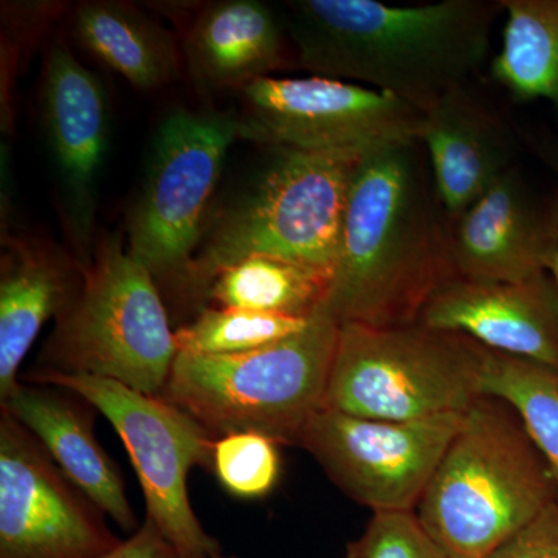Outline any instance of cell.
I'll return each mask as SVG.
<instances>
[{"label":"cell","instance_id":"1","mask_svg":"<svg viewBox=\"0 0 558 558\" xmlns=\"http://www.w3.org/2000/svg\"><path fill=\"white\" fill-rule=\"evenodd\" d=\"M454 277L451 222L421 140L363 154L349 185L326 310L339 325H416Z\"/></svg>","mask_w":558,"mask_h":558},{"label":"cell","instance_id":"2","mask_svg":"<svg viewBox=\"0 0 558 558\" xmlns=\"http://www.w3.org/2000/svg\"><path fill=\"white\" fill-rule=\"evenodd\" d=\"M286 31L310 75L360 84L427 112L465 86L490 53L501 0L387 5L377 0L288 2Z\"/></svg>","mask_w":558,"mask_h":558},{"label":"cell","instance_id":"3","mask_svg":"<svg viewBox=\"0 0 558 558\" xmlns=\"http://www.w3.org/2000/svg\"><path fill=\"white\" fill-rule=\"evenodd\" d=\"M558 499L517 411L483 396L465 411L416 510L446 558H487Z\"/></svg>","mask_w":558,"mask_h":558},{"label":"cell","instance_id":"4","mask_svg":"<svg viewBox=\"0 0 558 558\" xmlns=\"http://www.w3.org/2000/svg\"><path fill=\"white\" fill-rule=\"evenodd\" d=\"M362 156L270 148L259 170L213 211L182 295L201 310L211 279L250 256L336 269L349 185Z\"/></svg>","mask_w":558,"mask_h":558},{"label":"cell","instance_id":"5","mask_svg":"<svg viewBox=\"0 0 558 558\" xmlns=\"http://www.w3.org/2000/svg\"><path fill=\"white\" fill-rule=\"evenodd\" d=\"M339 330L323 306L306 328L267 347L230 355L178 352L160 398L215 438L248 432L299 446L307 422L325 407Z\"/></svg>","mask_w":558,"mask_h":558},{"label":"cell","instance_id":"6","mask_svg":"<svg viewBox=\"0 0 558 558\" xmlns=\"http://www.w3.org/2000/svg\"><path fill=\"white\" fill-rule=\"evenodd\" d=\"M175 357L159 286L119 231L97 245L78 293L54 319L36 369L101 377L160 396Z\"/></svg>","mask_w":558,"mask_h":558},{"label":"cell","instance_id":"7","mask_svg":"<svg viewBox=\"0 0 558 558\" xmlns=\"http://www.w3.org/2000/svg\"><path fill=\"white\" fill-rule=\"evenodd\" d=\"M486 348L424 325H340L325 409L377 421L465 413L480 398Z\"/></svg>","mask_w":558,"mask_h":558},{"label":"cell","instance_id":"8","mask_svg":"<svg viewBox=\"0 0 558 558\" xmlns=\"http://www.w3.org/2000/svg\"><path fill=\"white\" fill-rule=\"evenodd\" d=\"M236 140L240 119L229 112L175 109L157 126L126 233L128 250L159 289L182 295Z\"/></svg>","mask_w":558,"mask_h":558},{"label":"cell","instance_id":"9","mask_svg":"<svg viewBox=\"0 0 558 558\" xmlns=\"http://www.w3.org/2000/svg\"><path fill=\"white\" fill-rule=\"evenodd\" d=\"M31 384L73 392L100 411L119 433L145 495L146 510L168 545L183 558H216L209 537L191 508L186 480L194 468H213L216 439L196 418L160 396L143 395L101 377L35 369Z\"/></svg>","mask_w":558,"mask_h":558},{"label":"cell","instance_id":"10","mask_svg":"<svg viewBox=\"0 0 558 558\" xmlns=\"http://www.w3.org/2000/svg\"><path fill=\"white\" fill-rule=\"evenodd\" d=\"M240 138L267 148L366 154L418 138L424 112L360 84L269 76L241 90Z\"/></svg>","mask_w":558,"mask_h":558},{"label":"cell","instance_id":"11","mask_svg":"<svg viewBox=\"0 0 558 558\" xmlns=\"http://www.w3.org/2000/svg\"><path fill=\"white\" fill-rule=\"evenodd\" d=\"M464 416L377 421L323 407L299 446L359 505L373 512H414Z\"/></svg>","mask_w":558,"mask_h":558},{"label":"cell","instance_id":"12","mask_svg":"<svg viewBox=\"0 0 558 558\" xmlns=\"http://www.w3.org/2000/svg\"><path fill=\"white\" fill-rule=\"evenodd\" d=\"M102 515L43 444L2 410L0 558H98L120 543Z\"/></svg>","mask_w":558,"mask_h":558},{"label":"cell","instance_id":"13","mask_svg":"<svg viewBox=\"0 0 558 558\" xmlns=\"http://www.w3.org/2000/svg\"><path fill=\"white\" fill-rule=\"evenodd\" d=\"M40 121L57 180L58 213L70 253L84 271L97 252L100 185L112 134L109 94L62 43L47 53Z\"/></svg>","mask_w":558,"mask_h":558},{"label":"cell","instance_id":"14","mask_svg":"<svg viewBox=\"0 0 558 558\" xmlns=\"http://www.w3.org/2000/svg\"><path fill=\"white\" fill-rule=\"evenodd\" d=\"M417 323L558 371V288L548 271L515 282L451 278Z\"/></svg>","mask_w":558,"mask_h":558},{"label":"cell","instance_id":"15","mask_svg":"<svg viewBox=\"0 0 558 558\" xmlns=\"http://www.w3.org/2000/svg\"><path fill=\"white\" fill-rule=\"evenodd\" d=\"M549 241L550 194L538 197L515 165L451 223L454 275L486 282L537 277Z\"/></svg>","mask_w":558,"mask_h":558},{"label":"cell","instance_id":"16","mask_svg":"<svg viewBox=\"0 0 558 558\" xmlns=\"http://www.w3.org/2000/svg\"><path fill=\"white\" fill-rule=\"evenodd\" d=\"M418 140L451 223L515 167V135L468 84L424 112Z\"/></svg>","mask_w":558,"mask_h":558},{"label":"cell","instance_id":"17","mask_svg":"<svg viewBox=\"0 0 558 558\" xmlns=\"http://www.w3.org/2000/svg\"><path fill=\"white\" fill-rule=\"evenodd\" d=\"M84 269L70 252L33 236L2 240L0 258V402L20 384L17 374L50 318L75 299Z\"/></svg>","mask_w":558,"mask_h":558},{"label":"cell","instance_id":"18","mask_svg":"<svg viewBox=\"0 0 558 558\" xmlns=\"http://www.w3.org/2000/svg\"><path fill=\"white\" fill-rule=\"evenodd\" d=\"M65 389L20 384L0 409L24 425L76 487L124 531L138 521L124 490L123 476L98 439L89 414Z\"/></svg>","mask_w":558,"mask_h":558},{"label":"cell","instance_id":"19","mask_svg":"<svg viewBox=\"0 0 558 558\" xmlns=\"http://www.w3.org/2000/svg\"><path fill=\"white\" fill-rule=\"evenodd\" d=\"M284 21L259 0L209 3L183 44L186 68L201 89L242 90L289 65Z\"/></svg>","mask_w":558,"mask_h":558},{"label":"cell","instance_id":"20","mask_svg":"<svg viewBox=\"0 0 558 558\" xmlns=\"http://www.w3.org/2000/svg\"><path fill=\"white\" fill-rule=\"evenodd\" d=\"M73 33L84 49L135 89H159L178 78L174 36L132 3H80L73 11Z\"/></svg>","mask_w":558,"mask_h":558},{"label":"cell","instance_id":"21","mask_svg":"<svg viewBox=\"0 0 558 558\" xmlns=\"http://www.w3.org/2000/svg\"><path fill=\"white\" fill-rule=\"evenodd\" d=\"M333 270L274 256H250L220 270L202 295L215 307L310 319L328 301ZM199 310V311H201Z\"/></svg>","mask_w":558,"mask_h":558},{"label":"cell","instance_id":"22","mask_svg":"<svg viewBox=\"0 0 558 558\" xmlns=\"http://www.w3.org/2000/svg\"><path fill=\"white\" fill-rule=\"evenodd\" d=\"M501 49L490 72L515 101L545 100L558 110V0H501Z\"/></svg>","mask_w":558,"mask_h":558},{"label":"cell","instance_id":"23","mask_svg":"<svg viewBox=\"0 0 558 558\" xmlns=\"http://www.w3.org/2000/svg\"><path fill=\"white\" fill-rule=\"evenodd\" d=\"M481 391L517 411L558 487V371L486 348Z\"/></svg>","mask_w":558,"mask_h":558},{"label":"cell","instance_id":"24","mask_svg":"<svg viewBox=\"0 0 558 558\" xmlns=\"http://www.w3.org/2000/svg\"><path fill=\"white\" fill-rule=\"evenodd\" d=\"M310 319L205 306L193 322L174 330L175 347L191 355L241 354L288 339Z\"/></svg>","mask_w":558,"mask_h":558},{"label":"cell","instance_id":"25","mask_svg":"<svg viewBox=\"0 0 558 558\" xmlns=\"http://www.w3.org/2000/svg\"><path fill=\"white\" fill-rule=\"evenodd\" d=\"M278 442L259 433H231L216 439L213 472L220 486L238 498L269 495L281 475Z\"/></svg>","mask_w":558,"mask_h":558},{"label":"cell","instance_id":"26","mask_svg":"<svg viewBox=\"0 0 558 558\" xmlns=\"http://www.w3.org/2000/svg\"><path fill=\"white\" fill-rule=\"evenodd\" d=\"M347 558H446L416 512H373L365 532L349 543Z\"/></svg>","mask_w":558,"mask_h":558},{"label":"cell","instance_id":"27","mask_svg":"<svg viewBox=\"0 0 558 558\" xmlns=\"http://www.w3.org/2000/svg\"><path fill=\"white\" fill-rule=\"evenodd\" d=\"M487 558H558V499Z\"/></svg>","mask_w":558,"mask_h":558},{"label":"cell","instance_id":"28","mask_svg":"<svg viewBox=\"0 0 558 558\" xmlns=\"http://www.w3.org/2000/svg\"><path fill=\"white\" fill-rule=\"evenodd\" d=\"M172 550L174 549L168 545L159 529L149 520H145L143 526H140L131 538L120 542L116 548L98 558H168Z\"/></svg>","mask_w":558,"mask_h":558},{"label":"cell","instance_id":"29","mask_svg":"<svg viewBox=\"0 0 558 558\" xmlns=\"http://www.w3.org/2000/svg\"><path fill=\"white\" fill-rule=\"evenodd\" d=\"M526 142L531 145L535 156L558 178V137L548 132H535L527 135Z\"/></svg>","mask_w":558,"mask_h":558},{"label":"cell","instance_id":"30","mask_svg":"<svg viewBox=\"0 0 558 558\" xmlns=\"http://www.w3.org/2000/svg\"><path fill=\"white\" fill-rule=\"evenodd\" d=\"M546 271L558 288V189L550 193V241Z\"/></svg>","mask_w":558,"mask_h":558},{"label":"cell","instance_id":"31","mask_svg":"<svg viewBox=\"0 0 558 558\" xmlns=\"http://www.w3.org/2000/svg\"><path fill=\"white\" fill-rule=\"evenodd\" d=\"M168 558H183V557H180L178 553H174V550H172V553L170 554V556H168Z\"/></svg>","mask_w":558,"mask_h":558},{"label":"cell","instance_id":"32","mask_svg":"<svg viewBox=\"0 0 558 558\" xmlns=\"http://www.w3.org/2000/svg\"><path fill=\"white\" fill-rule=\"evenodd\" d=\"M216 558H223V557H222V556H218V557H216Z\"/></svg>","mask_w":558,"mask_h":558}]
</instances>
